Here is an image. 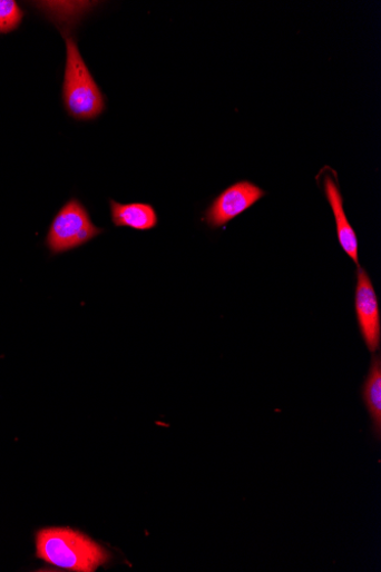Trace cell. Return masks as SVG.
<instances>
[{
	"label": "cell",
	"instance_id": "6da1fadb",
	"mask_svg": "<svg viewBox=\"0 0 381 572\" xmlns=\"http://www.w3.org/2000/svg\"><path fill=\"white\" fill-rule=\"evenodd\" d=\"M37 556L56 566L94 572L109 562L110 555L99 544L68 527H46L36 535Z\"/></svg>",
	"mask_w": 381,
	"mask_h": 572
},
{
	"label": "cell",
	"instance_id": "7a4b0ae2",
	"mask_svg": "<svg viewBox=\"0 0 381 572\" xmlns=\"http://www.w3.org/2000/svg\"><path fill=\"white\" fill-rule=\"evenodd\" d=\"M62 33L67 47L65 107L69 116L75 119L92 120L105 111L106 99L79 52L75 36Z\"/></svg>",
	"mask_w": 381,
	"mask_h": 572
},
{
	"label": "cell",
	"instance_id": "3957f363",
	"mask_svg": "<svg viewBox=\"0 0 381 572\" xmlns=\"http://www.w3.org/2000/svg\"><path fill=\"white\" fill-rule=\"evenodd\" d=\"M102 233L94 226L86 207L72 198L56 215L45 244L52 255H59L86 245Z\"/></svg>",
	"mask_w": 381,
	"mask_h": 572
},
{
	"label": "cell",
	"instance_id": "277c9868",
	"mask_svg": "<svg viewBox=\"0 0 381 572\" xmlns=\"http://www.w3.org/2000/svg\"><path fill=\"white\" fill-rule=\"evenodd\" d=\"M265 195L263 189L250 181L234 184L215 198L206 210L205 218L208 227L212 229L225 227Z\"/></svg>",
	"mask_w": 381,
	"mask_h": 572
},
{
	"label": "cell",
	"instance_id": "5b68a950",
	"mask_svg": "<svg viewBox=\"0 0 381 572\" xmlns=\"http://www.w3.org/2000/svg\"><path fill=\"white\" fill-rule=\"evenodd\" d=\"M355 290V312L363 341L374 354L381 339V322L378 298L372 282L365 270L359 268Z\"/></svg>",
	"mask_w": 381,
	"mask_h": 572
},
{
	"label": "cell",
	"instance_id": "8992f818",
	"mask_svg": "<svg viewBox=\"0 0 381 572\" xmlns=\"http://www.w3.org/2000/svg\"><path fill=\"white\" fill-rule=\"evenodd\" d=\"M323 186L326 200L329 201L333 211V216H335L336 219L340 244L344 252L360 268L358 237L354 229L350 225L346 213L344 210V200L341 190L336 183L330 178V176H325Z\"/></svg>",
	"mask_w": 381,
	"mask_h": 572
},
{
	"label": "cell",
	"instance_id": "52a82bcc",
	"mask_svg": "<svg viewBox=\"0 0 381 572\" xmlns=\"http://www.w3.org/2000/svg\"><path fill=\"white\" fill-rule=\"evenodd\" d=\"M111 218L115 227L149 231L158 226V214L155 207L145 203L120 204L110 200Z\"/></svg>",
	"mask_w": 381,
	"mask_h": 572
},
{
	"label": "cell",
	"instance_id": "ba28073f",
	"mask_svg": "<svg viewBox=\"0 0 381 572\" xmlns=\"http://www.w3.org/2000/svg\"><path fill=\"white\" fill-rule=\"evenodd\" d=\"M362 400L370 415L372 434L379 443L381 437V361L379 355L372 357L362 386Z\"/></svg>",
	"mask_w": 381,
	"mask_h": 572
},
{
	"label": "cell",
	"instance_id": "9c48e42d",
	"mask_svg": "<svg viewBox=\"0 0 381 572\" xmlns=\"http://www.w3.org/2000/svg\"><path fill=\"white\" fill-rule=\"evenodd\" d=\"M23 11L14 0H0V33H9L19 28Z\"/></svg>",
	"mask_w": 381,
	"mask_h": 572
}]
</instances>
